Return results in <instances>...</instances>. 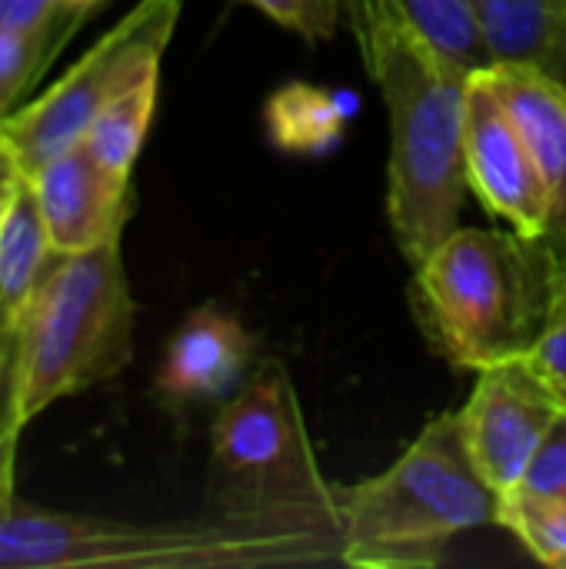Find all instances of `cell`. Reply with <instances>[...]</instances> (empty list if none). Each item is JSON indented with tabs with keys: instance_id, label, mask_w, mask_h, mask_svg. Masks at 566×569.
Masks as SVG:
<instances>
[{
	"instance_id": "2e32d148",
	"label": "cell",
	"mask_w": 566,
	"mask_h": 569,
	"mask_svg": "<svg viewBox=\"0 0 566 569\" xmlns=\"http://www.w3.org/2000/svg\"><path fill=\"white\" fill-rule=\"evenodd\" d=\"M157 87H160V73L143 77L140 83L127 87L123 93H117L87 127L83 133V147L110 170L130 177L140 147L147 140L153 110H157Z\"/></svg>"
},
{
	"instance_id": "5bb4252c",
	"label": "cell",
	"mask_w": 566,
	"mask_h": 569,
	"mask_svg": "<svg viewBox=\"0 0 566 569\" xmlns=\"http://www.w3.org/2000/svg\"><path fill=\"white\" fill-rule=\"evenodd\" d=\"M347 120V100L314 83H287L267 100V133L290 153L330 150L344 137Z\"/></svg>"
},
{
	"instance_id": "5b68a950",
	"label": "cell",
	"mask_w": 566,
	"mask_h": 569,
	"mask_svg": "<svg viewBox=\"0 0 566 569\" xmlns=\"http://www.w3.org/2000/svg\"><path fill=\"white\" fill-rule=\"evenodd\" d=\"M214 513L264 517L340 533V487L310 447L297 387L280 360H264L224 403L210 440Z\"/></svg>"
},
{
	"instance_id": "8992f818",
	"label": "cell",
	"mask_w": 566,
	"mask_h": 569,
	"mask_svg": "<svg viewBox=\"0 0 566 569\" xmlns=\"http://www.w3.org/2000/svg\"><path fill=\"white\" fill-rule=\"evenodd\" d=\"M133 353V297L120 240L87 253H57L20 313L17 370L23 423L93 383Z\"/></svg>"
},
{
	"instance_id": "ba28073f",
	"label": "cell",
	"mask_w": 566,
	"mask_h": 569,
	"mask_svg": "<svg viewBox=\"0 0 566 569\" xmlns=\"http://www.w3.org/2000/svg\"><path fill=\"white\" fill-rule=\"evenodd\" d=\"M560 413V390L527 357L477 370V387L460 410V423L474 463L500 497L520 487L540 440Z\"/></svg>"
},
{
	"instance_id": "3957f363",
	"label": "cell",
	"mask_w": 566,
	"mask_h": 569,
	"mask_svg": "<svg viewBox=\"0 0 566 569\" xmlns=\"http://www.w3.org/2000/svg\"><path fill=\"white\" fill-rule=\"evenodd\" d=\"M557 257L544 237L457 227L414 267V313L427 343L464 370L527 357L540 340Z\"/></svg>"
},
{
	"instance_id": "4fadbf2b",
	"label": "cell",
	"mask_w": 566,
	"mask_h": 569,
	"mask_svg": "<svg viewBox=\"0 0 566 569\" xmlns=\"http://www.w3.org/2000/svg\"><path fill=\"white\" fill-rule=\"evenodd\" d=\"M53 257L57 250L50 243L33 190L30 183H23L20 197L0 220V297L10 303L17 317L27 310Z\"/></svg>"
},
{
	"instance_id": "9a60e30c",
	"label": "cell",
	"mask_w": 566,
	"mask_h": 569,
	"mask_svg": "<svg viewBox=\"0 0 566 569\" xmlns=\"http://www.w3.org/2000/svg\"><path fill=\"white\" fill-rule=\"evenodd\" d=\"M497 63H540L566 23V0H474Z\"/></svg>"
},
{
	"instance_id": "f1b7e54d",
	"label": "cell",
	"mask_w": 566,
	"mask_h": 569,
	"mask_svg": "<svg viewBox=\"0 0 566 569\" xmlns=\"http://www.w3.org/2000/svg\"><path fill=\"white\" fill-rule=\"evenodd\" d=\"M564 407H566V393H564Z\"/></svg>"
},
{
	"instance_id": "ac0fdd59",
	"label": "cell",
	"mask_w": 566,
	"mask_h": 569,
	"mask_svg": "<svg viewBox=\"0 0 566 569\" xmlns=\"http://www.w3.org/2000/svg\"><path fill=\"white\" fill-rule=\"evenodd\" d=\"M497 527L510 530L534 560L566 569V500L510 490L500 497Z\"/></svg>"
},
{
	"instance_id": "484cf974",
	"label": "cell",
	"mask_w": 566,
	"mask_h": 569,
	"mask_svg": "<svg viewBox=\"0 0 566 569\" xmlns=\"http://www.w3.org/2000/svg\"><path fill=\"white\" fill-rule=\"evenodd\" d=\"M534 67H540L560 90L566 93V23L560 27V33L554 37V43H550V50L544 53V60L540 63H534Z\"/></svg>"
},
{
	"instance_id": "e0dca14e",
	"label": "cell",
	"mask_w": 566,
	"mask_h": 569,
	"mask_svg": "<svg viewBox=\"0 0 566 569\" xmlns=\"http://www.w3.org/2000/svg\"><path fill=\"white\" fill-rule=\"evenodd\" d=\"M410 23L460 70L484 73L497 67L474 0H397Z\"/></svg>"
},
{
	"instance_id": "cb8c5ba5",
	"label": "cell",
	"mask_w": 566,
	"mask_h": 569,
	"mask_svg": "<svg viewBox=\"0 0 566 569\" xmlns=\"http://www.w3.org/2000/svg\"><path fill=\"white\" fill-rule=\"evenodd\" d=\"M80 23L83 20L63 13L57 0H0V27H17L30 33L60 30L70 37Z\"/></svg>"
},
{
	"instance_id": "44dd1931",
	"label": "cell",
	"mask_w": 566,
	"mask_h": 569,
	"mask_svg": "<svg viewBox=\"0 0 566 569\" xmlns=\"http://www.w3.org/2000/svg\"><path fill=\"white\" fill-rule=\"evenodd\" d=\"M527 360L560 390L566 393V260L557 263L554 273V290H550V307H547V320L540 330V340L534 343V350L527 353Z\"/></svg>"
},
{
	"instance_id": "6da1fadb",
	"label": "cell",
	"mask_w": 566,
	"mask_h": 569,
	"mask_svg": "<svg viewBox=\"0 0 566 569\" xmlns=\"http://www.w3.org/2000/svg\"><path fill=\"white\" fill-rule=\"evenodd\" d=\"M364 67L390 117L387 213L417 267L460 227L467 170L464 120L474 73L450 63L397 0H344Z\"/></svg>"
},
{
	"instance_id": "83f0119b",
	"label": "cell",
	"mask_w": 566,
	"mask_h": 569,
	"mask_svg": "<svg viewBox=\"0 0 566 569\" xmlns=\"http://www.w3.org/2000/svg\"><path fill=\"white\" fill-rule=\"evenodd\" d=\"M60 3V10L63 13H70V17H77V20H83L93 7H100L103 0H57Z\"/></svg>"
},
{
	"instance_id": "7a4b0ae2",
	"label": "cell",
	"mask_w": 566,
	"mask_h": 569,
	"mask_svg": "<svg viewBox=\"0 0 566 569\" xmlns=\"http://www.w3.org/2000/svg\"><path fill=\"white\" fill-rule=\"evenodd\" d=\"M344 563L324 527L207 513L137 523L13 500L0 513V569H294Z\"/></svg>"
},
{
	"instance_id": "9c48e42d",
	"label": "cell",
	"mask_w": 566,
	"mask_h": 569,
	"mask_svg": "<svg viewBox=\"0 0 566 569\" xmlns=\"http://www.w3.org/2000/svg\"><path fill=\"white\" fill-rule=\"evenodd\" d=\"M467 187L480 203L527 237H544L547 190L524 127L500 97L490 70L474 73L464 120Z\"/></svg>"
},
{
	"instance_id": "ffe728a7",
	"label": "cell",
	"mask_w": 566,
	"mask_h": 569,
	"mask_svg": "<svg viewBox=\"0 0 566 569\" xmlns=\"http://www.w3.org/2000/svg\"><path fill=\"white\" fill-rule=\"evenodd\" d=\"M20 413V370H17V340L0 360V513L17 500V440L23 433Z\"/></svg>"
},
{
	"instance_id": "7402d4cb",
	"label": "cell",
	"mask_w": 566,
	"mask_h": 569,
	"mask_svg": "<svg viewBox=\"0 0 566 569\" xmlns=\"http://www.w3.org/2000/svg\"><path fill=\"white\" fill-rule=\"evenodd\" d=\"M280 27L307 37V40H330L344 10V0H250Z\"/></svg>"
},
{
	"instance_id": "4316f807",
	"label": "cell",
	"mask_w": 566,
	"mask_h": 569,
	"mask_svg": "<svg viewBox=\"0 0 566 569\" xmlns=\"http://www.w3.org/2000/svg\"><path fill=\"white\" fill-rule=\"evenodd\" d=\"M17 333H20V317H17V313L10 310V303L0 297V360H3L7 350L13 347Z\"/></svg>"
},
{
	"instance_id": "7c38bea8",
	"label": "cell",
	"mask_w": 566,
	"mask_h": 569,
	"mask_svg": "<svg viewBox=\"0 0 566 569\" xmlns=\"http://www.w3.org/2000/svg\"><path fill=\"white\" fill-rule=\"evenodd\" d=\"M490 77L507 100L510 113L527 133L544 190H547V227L544 243L566 260V93L534 63H497Z\"/></svg>"
},
{
	"instance_id": "603a6c76",
	"label": "cell",
	"mask_w": 566,
	"mask_h": 569,
	"mask_svg": "<svg viewBox=\"0 0 566 569\" xmlns=\"http://www.w3.org/2000/svg\"><path fill=\"white\" fill-rule=\"evenodd\" d=\"M524 493L534 497H557L566 500V407L564 413L554 420V427L547 430V437L540 440L520 487Z\"/></svg>"
},
{
	"instance_id": "d6986e66",
	"label": "cell",
	"mask_w": 566,
	"mask_h": 569,
	"mask_svg": "<svg viewBox=\"0 0 566 569\" xmlns=\"http://www.w3.org/2000/svg\"><path fill=\"white\" fill-rule=\"evenodd\" d=\"M63 43L67 33L60 30L30 33L17 27H0V123L20 107L23 93L37 83V77L47 70Z\"/></svg>"
},
{
	"instance_id": "d4e9b609",
	"label": "cell",
	"mask_w": 566,
	"mask_h": 569,
	"mask_svg": "<svg viewBox=\"0 0 566 569\" xmlns=\"http://www.w3.org/2000/svg\"><path fill=\"white\" fill-rule=\"evenodd\" d=\"M23 183H27V173H23L17 153H13L10 140H7L3 130H0V220L7 217V210H10L13 200L20 197Z\"/></svg>"
},
{
	"instance_id": "52a82bcc",
	"label": "cell",
	"mask_w": 566,
	"mask_h": 569,
	"mask_svg": "<svg viewBox=\"0 0 566 569\" xmlns=\"http://www.w3.org/2000/svg\"><path fill=\"white\" fill-rule=\"evenodd\" d=\"M177 20L180 0H140L57 83L30 103H20L0 123L27 177L50 157L77 147L93 117L117 93L160 73Z\"/></svg>"
},
{
	"instance_id": "8fae6325",
	"label": "cell",
	"mask_w": 566,
	"mask_h": 569,
	"mask_svg": "<svg viewBox=\"0 0 566 569\" xmlns=\"http://www.w3.org/2000/svg\"><path fill=\"white\" fill-rule=\"evenodd\" d=\"M254 340L237 317L220 307H200L183 317L170 337L157 393L170 403L230 400L250 377Z\"/></svg>"
},
{
	"instance_id": "30bf717a",
	"label": "cell",
	"mask_w": 566,
	"mask_h": 569,
	"mask_svg": "<svg viewBox=\"0 0 566 569\" xmlns=\"http://www.w3.org/2000/svg\"><path fill=\"white\" fill-rule=\"evenodd\" d=\"M57 253H87L120 240L130 213V177L103 167L83 143L27 177Z\"/></svg>"
},
{
	"instance_id": "277c9868",
	"label": "cell",
	"mask_w": 566,
	"mask_h": 569,
	"mask_svg": "<svg viewBox=\"0 0 566 569\" xmlns=\"http://www.w3.org/2000/svg\"><path fill=\"white\" fill-rule=\"evenodd\" d=\"M497 517L500 493L474 463L460 410H450L384 473L340 487L344 567L430 569L457 533Z\"/></svg>"
}]
</instances>
